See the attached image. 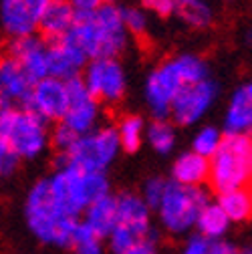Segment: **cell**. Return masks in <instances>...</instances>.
Instances as JSON below:
<instances>
[{"mask_svg": "<svg viewBox=\"0 0 252 254\" xmlns=\"http://www.w3.org/2000/svg\"><path fill=\"white\" fill-rule=\"evenodd\" d=\"M47 182L55 202L77 220L93 202L109 194V180L105 174H89L71 166L57 170Z\"/></svg>", "mask_w": 252, "mask_h": 254, "instance_id": "3957f363", "label": "cell"}, {"mask_svg": "<svg viewBox=\"0 0 252 254\" xmlns=\"http://www.w3.org/2000/svg\"><path fill=\"white\" fill-rule=\"evenodd\" d=\"M196 228H198V234L208 240H222L230 228V220L220 210L216 202H208L198 214Z\"/></svg>", "mask_w": 252, "mask_h": 254, "instance_id": "7402d4cb", "label": "cell"}, {"mask_svg": "<svg viewBox=\"0 0 252 254\" xmlns=\"http://www.w3.org/2000/svg\"><path fill=\"white\" fill-rule=\"evenodd\" d=\"M83 214H85L83 224L105 240L109 236V232L113 230L115 220H117V216H115V196L107 194V196L95 200Z\"/></svg>", "mask_w": 252, "mask_h": 254, "instance_id": "44dd1931", "label": "cell"}, {"mask_svg": "<svg viewBox=\"0 0 252 254\" xmlns=\"http://www.w3.org/2000/svg\"><path fill=\"white\" fill-rule=\"evenodd\" d=\"M69 105L67 83L47 77L30 89V99L26 109L37 113L43 121H63Z\"/></svg>", "mask_w": 252, "mask_h": 254, "instance_id": "4fadbf2b", "label": "cell"}, {"mask_svg": "<svg viewBox=\"0 0 252 254\" xmlns=\"http://www.w3.org/2000/svg\"><path fill=\"white\" fill-rule=\"evenodd\" d=\"M232 250H234L232 244H228V242H224V240H212L208 254H230Z\"/></svg>", "mask_w": 252, "mask_h": 254, "instance_id": "8d00e7d4", "label": "cell"}, {"mask_svg": "<svg viewBox=\"0 0 252 254\" xmlns=\"http://www.w3.org/2000/svg\"><path fill=\"white\" fill-rule=\"evenodd\" d=\"M83 85L97 101L117 103L127 91L125 71L117 59H95L89 61L83 71Z\"/></svg>", "mask_w": 252, "mask_h": 254, "instance_id": "ba28073f", "label": "cell"}, {"mask_svg": "<svg viewBox=\"0 0 252 254\" xmlns=\"http://www.w3.org/2000/svg\"><path fill=\"white\" fill-rule=\"evenodd\" d=\"M216 204L226 214V218L230 222H246L252 214V196L248 192V188H240V190L220 194Z\"/></svg>", "mask_w": 252, "mask_h": 254, "instance_id": "603a6c76", "label": "cell"}, {"mask_svg": "<svg viewBox=\"0 0 252 254\" xmlns=\"http://www.w3.org/2000/svg\"><path fill=\"white\" fill-rule=\"evenodd\" d=\"M216 97H218V85L212 79L192 83V85H184L178 91L176 99L172 101L170 115L178 125L190 127V125L198 123L210 111Z\"/></svg>", "mask_w": 252, "mask_h": 254, "instance_id": "9c48e42d", "label": "cell"}, {"mask_svg": "<svg viewBox=\"0 0 252 254\" xmlns=\"http://www.w3.org/2000/svg\"><path fill=\"white\" fill-rule=\"evenodd\" d=\"M8 107H14V105H10V103H8V101L2 97V93H0V113H2L4 109H8Z\"/></svg>", "mask_w": 252, "mask_h": 254, "instance_id": "f35d334b", "label": "cell"}, {"mask_svg": "<svg viewBox=\"0 0 252 254\" xmlns=\"http://www.w3.org/2000/svg\"><path fill=\"white\" fill-rule=\"evenodd\" d=\"M127 254H157V252H155V244L143 240V242H139L135 248H131Z\"/></svg>", "mask_w": 252, "mask_h": 254, "instance_id": "74e56055", "label": "cell"}, {"mask_svg": "<svg viewBox=\"0 0 252 254\" xmlns=\"http://www.w3.org/2000/svg\"><path fill=\"white\" fill-rule=\"evenodd\" d=\"M208 174H210L208 160H204V157H200L194 151L182 153L172 168L174 184L188 186V188H202V184L208 182Z\"/></svg>", "mask_w": 252, "mask_h": 254, "instance_id": "ffe728a7", "label": "cell"}, {"mask_svg": "<svg viewBox=\"0 0 252 254\" xmlns=\"http://www.w3.org/2000/svg\"><path fill=\"white\" fill-rule=\"evenodd\" d=\"M18 164V157L10 151V147L6 145V141L2 139V135H0V178L2 176H8L14 172Z\"/></svg>", "mask_w": 252, "mask_h": 254, "instance_id": "836d02e7", "label": "cell"}, {"mask_svg": "<svg viewBox=\"0 0 252 254\" xmlns=\"http://www.w3.org/2000/svg\"><path fill=\"white\" fill-rule=\"evenodd\" d=\"M119 141L115 127H97L91 133L81 135L67 155H59V170L61 168H77L89 174H105V170L115 162L119 153Z\"/></svg>", "mask_w": 252, "mask_h": 254, "instance_id": "8992f818", "label": "cell"}, {"mask_svg": "<svg viewBox=\"0 0 252 254\" xmlns=\"http://www.w3.org/2000/svg\"><path fill=\"white\" fill-rule=\"evenodd\" d=\"M166 186L168 182L164 178H149L145 184H143V190H141V200L145 202V206L149 210H155L157 206H160L162 198H164V192H166Z\"/></svg>", "mask_w": 252, "mask_h": 254, "instance_id": "1f68e13d", "label": "cell"}, {"mask_svg": "<svg viewBox=\"0 0 252 254\" xmlns=\"http://www.w3.org/2000/svg\"><path fill=\"white\" fill-rule=\"evenodd\" d=\"M252 127V85L242 83L234 89L226 115L224 133L226 135H248Z\"/></svg>", "mask_w": 252, "mask_h": 254, "instance_id": "e0dca14e", "label": "cell"}, {"mask_svg": "<svg viewBox=\"0 0 252 254\" xmlns=\"http://www.w3.org/2000/svg\"><path fill=\"white\" fill-rule=\"evenodd\" d=\"M147 143L157 151V153H170L176 147V129L168 119H153L147 129H145Z\"/></svg>", "mask_w": 252, "mask_h": 254, "instance_id": "4316f807", "label": "cell"}, {"mask_svg": "<svg viewBox=\"0 0 252 254\" xmlns=\"http://www.w3.org/2000/svg\"><path fill=\"white\" fill-rule=\"evenodd\" d=\"M208 182L218 194L246 188L252 176V141L250 135H224L218 151L208 160Z\"/></svg>", "mask_w": 252, "mask_h": 254, "instance_id": "277c9868", "label": "cell"}, {"mask_svg": "<svg viewBox=\"0 0 252 254\" xmlns=\"http://www.w3.org/2000/svg\"><path fill=\"white\" fill-rule=\"evenodd\" d=\"M176 12L192 28H206L214 22V8L208 2H202V0H184V2H178Z\"/></svg>", "mask_w": 252, "mask_h": 254, "instance_id": "484cf974", "label": "cell"}, {"mask_svg": "<svg viewBox=\"0 0 252 254\" xmlns=\"http://www.w3.org/2000/svg\"><path fill=\"white\" fill-rule=\"evenodd\" d=\"M30 89H33V83L28 81L18 63L10 57L0 59V93L2 97L10 105L18 103L20 107H26L30 99Z\"/></svg>", "mask_w": 252, "mask_h": 254, "instance_id": "ac0fdd59", "label": "cell"}, {"mask_svg": "<svg viewBox=\"0 0 252 254\" xmlns=\"http://www.w3.org/2000/svg\"><path fill=\"white\" fill-rule=\"evenodd\" d=\"M210 242L212 240H208V238H204L200 234H194V236L188 238L182 254H208L210 252Z\"/></svg>", "mask_w": 252, "mask_h": 254, "instance_id": "d590c367", "label": "cell"}, {"mask_svg": "<svg viewBox=\"0 0 252 254\" xmlns=\"http://www.w3.org/2000/svg\"><path fill=\"white\" fill-rule=\"evenodd\" d=\"M176 6H178V2H172V0H147V2L141 4L143 10L155 12V14H160V16L174 14L176 12Z\"/></svg>", "mask_w": 252, "mask_h": 254, "instance_id": "e575fe53", "label": "cell"}, {"mask_svg": "<svg viewBox=\"0 0 252 254\" xmlns=\"http://www.w3.org/2000/svg\"><path fill=\"white\" fill-rule=\"evenodd\" d=\"M115 216H117L115 224L129 230L141 242L151 232V210L137 194L125 192L115 196Z\"/></svg>", "mask_w": 252, "mask_h": 254, "instance_id": "2e32d148", "label": "cell"}, {"mask_svg": "<svg viewBox=\"0 0 252 254\" xmlns=\"http://www.w3.org/2000/svg\"><path fill=\"white\" fill-rule=\"evenodd\" d=\"M24 216H26L28 230L43 244L57 246V248L71 246V238L79 220L69 216L55 202L47 180L37 182L28 190V196L24 202Z\"/></svg>", "mask_w": 252, "mask_h": 254, "instance_id": "7a4b0ae2", "label": "cell"}, {"mask_svg": "<svg viewBox=\"0 0 252 254\" xmlns=\"http://www.w3.org/2000/svg\"><path fill=\"white\" fill-rule=\"evenodd\" d=\"M230 254H250V250H232Z\"/></svg>", "mask_w": 252, "mask_h": 254, "instance_id": "ab89813d", "label": "cell"}, {"mask_svg": "<svg viewBox=\"0 0 252 254\" xmlns=\"http://www.w3.org/2000/svg\"><path fill=\"white\" fill-rule=\"evenodd\" d=\"M8 55L12 61H16L24 75L28 77L30 83H39L49 77V67H47V45L43 39L37 35L22 37V39H10L6 47Z\"/></svg>", "mask_w": 252, "mask_h": 254, "instance_id": "5bb4252c", "label": "cell"}, {"mask_svg": "<svg viewBox=\"0 0 252 254\" xmlns=\"http://www.w3.org/2000/svg\"><path fill=\"white\" fill-rule=\"evenodd\" d=\"M170 61L184 85H192V83L210 79V67L200 55L186 53V55H178Z\"/></svg>", "mask_w": 252, "mask_h": 254, "instance_id": "cb8c5ba5", "label": "cell"}, {"mask_svg": "<svg viewBox=\"0 0 252 254\" xmlns=\"http://www.w3.org/2000/svg\"><path fill=\"white\" fill-rule=\"evenodd\" d=\"M224 139V133L218 129L214 125H206L202 129L194 135V141H192V151L198 153L204 160H210V157L218 151L220 143Z\"/></svg>", "mask_w": 252, "mask_h": 254, "instance_id": "83f0119b", "label": "cell"}, {"mask_svg": "<svg viewBox=\"0 0 252 254\" xmlns=\"http://www.w3.org/2000/svg\"><path fill=\"white\" fill-rule=\"evenodd\" d=\"M71 248L75 254H103V238L79 222L71 238Z\"/></svg>", "mask_w": 252, "mask_h": 254, "instance_id": "f1b7e54d", "label": "cell"}, {"mask_svg": "<svg viewBox=\"0 0 252 254\" xmlns=\"http://www.w3.org/2000/svg\"><path fill=\"white\" fill-rule=\"evenodd\" d=\"M73 26V8L71 2L61 0H47V6L39 18V30L51 41H61Z\"/></svg>", "mask_w": 252, "mask_h": 254, "instance_id": "d6986e66", "label": "cell"}, {"mask_svg": "<svg viewBox=\"0 0 252 254\" xmlns=\"http://www.w3.org/2000/svg\"><path fill=\"white\" fill-rule=\"evenodd\" d=\"M210 202L206 190L202 188H188L174 182H168L164 198L157 206V218L162 226L170 234H186L196 226L198 214Z\"/></svg>", "mask_w": 252, "mask_h": 254, "instance_id": "52a82bcc", "label": "cell"}, {"mask_svg": "<svg viewBox=\"0 0 252 254\" xmlns=\"http://www.w3.org/2000/svg\"><path fill=\"white\" fill-rule=\"evenodd\" d=\"M87 57L67 39L55 41L47 47V67L49 77L69 83L73 79H81V73L87 67Z\"/></svg>", "mask_w": 252, "mask_h": 254, "instance_id": "9a60e30c", "label": "cell"}, {"mask_svg": "<svg viewBox=\"0 0 252 254\" xmlns=\"http://www.w3.org/2000/svg\"><path fill=\"white\" fill-rule=\"evenodd\" d=\"M119 14H121V22L123 28L127 30V35H135V37H143L149 28V12L143 10L141 6H119Z\"/></svg>", "mask_w": 252, "mask_h": 254, "instance_id": "f546056e", "label": "cell"}, {"mask_svg": "<svg viewBox=\"0 0 252 254\" xmlns=\"http://www.w3.org/2000/svg\"><path fill=\"white\" fill-rule=\"evenodd\" d=\"M141 240L139 238H135L129 230H125V228H121V226H113V230L109 232V236H107V244H109V250L113 252V254H127L131 248H135L137 244H139Z\"/></svg>", "mask_w": 252, "mask_h": 254, "instance_id": "4dcf8cb0", "label": "cell"}, {"mask_svg": "<svg viewBox=\"0 0 252 254\" xmlns=\"http://www.w3.org/2000/svg\"><path fill=\"white\" fill-rule=\"evenodd\" d=\"M47 0H2L0 2V24L10 39L30 37L39 30V18Z\"/></svg>", "mask_w": 252, "mask_h": 254, "instance_id": "7c38bea8", "label": "cell"}, {"mask_svg": "<svg viewBox=\"0 0 252 254\" xmlns=\"http://www.w3.org/2000/svg\"><path fill=\"white\" fill-rule=\"evenodd\" d=\"M184 83L178 77L172 61L162 63L160 67L149 73L145 81V103L155 119H166L170 115L172 101L176 99Z\"/></svg>", "mask_w": 252, "mask_h": 254, "instance_id": "8fae6325", "label": "cell"}, {"mask_svg": "<svg viewBox=\"0 0 252 254\" xmlns=\"http://www.w3.org/2000/svg\"><path fill=\"white\" fill-rule=\"evenodd\" d=\"M73 26L65 35L87 61L95 59H117L127 47V30L123 28L119 6L97 0H75Z\"/></svg>", "mask_w": 252, "mask_h": 254, "instance_id": "6da1fadb", "label": "cell"}, {"mask_svg": "<svg viewBox=\"0 0 252 254\" xmlns=\"http://www.w3.org/2000/svg\"><path fill=\"white\" fill-rule=\"evenodd\" d=\"M0 135L18 160H35L49 143L47 121L26 107H8L0 113Z\"/></svg>", "mask_w": 252, "mask_h": 254, "instance_id": "5b68a950", "label": "cell"}, {"mask_svg": "<svg viewBox=\"0 0 252 254\" xmlns=\"http://www.w3.org/2000/svg\"><path fill=\"white\" fill-rule=\"evenodd\" d=\"M115 133H117V141L119 147L125 151H137L143 143V133H145V123L139 115H125L117 127H115Z\"/></svg>", "mask_w": 252, "mask_h": 254, "instance_id": "d4e9b609", "label": "cell"}, {"mask_svg": "<svg viewBox=\"0 0 252 254\" xmlns=\"http://www.w3.org/2000/svg\"><path fill=\"white\" fill-rule=\"evenodd\" d=\"M67 93H69V105H67V113L61 123H65L79 137L85 133H91L93 129H97L99 119H101V105L87 91L83 81L81 79L69 81Z\"/></svg>", "mask_w": 252, "mask_h": 254, "instance_id": "30bf717a", "label": "cell"}, {"mask_svg": "<svg viewBox=\"0 0 252 254\" xmlns=\"http://www.w3.org/2000/svg\"><path fill=\"white\" fill-rule=\"evenodd\" d=\"M77 139H79V135H77L75 131H71L65 123H59V125L55 127L53 135H51L53 145H55L63 155H67V153L71 151V147L75 145V141H77Z\"/></svg>", "mask_w": 252, "mask_h": 254, "instance_id": "d6a6232c", "label": "cell"}]
</instances>
